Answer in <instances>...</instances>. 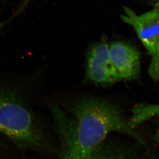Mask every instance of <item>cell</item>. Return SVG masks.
Instances as JSON below:
<instances>
[{
	"label": "cell",
	"instance_id": "5b68a950",
	"mask_svg": "<svg viewBox=\"0 0 159 159\" xmlns=\"http://www.w3.org/2000/svg\"><path fill=\"white\" fill-rule=\"evenodd\" d=\"M110 60L122 80H133L141 75L140 53L133 45L123 41L108 44Z\"/></svg>",
	"mask_w": 159,
	"mask_h": 159
},
{
	"label": "cell",
	"instance_id": "277c9868",
	"mask_svg": "<svg viewBox=\"0 0 159 159\" xmlns=\"http://www.w3.org/2000/svg\"><path fill=\"white\" fill-rule=\"evenodd\" d=\"M107 36H104L87 52L86 78L95 84L109 86L121 81L110 60Z\"/></svg>",
	"mask_w": 159,
	"mask_h": 159
},
{
	"label": "cell",
	"instance_id": "7a4b0ae2",
	"mask_svg": "<svg viewBox=\"0 0 159 159\" xmlns=\"http://www.w3.org/2000/svg\"><path fill=\"white\" fill-rule=\"evenodd\" d=\"M0 132L22 148L51 149L32 111L17 90L8 86L0 87Z\"/></svg>",
	"mask_w": 159,
	"mask_h": 159
},
{
	"label": "cell",
	"instance_id": "9c48e42d",
	"mask_svg": "<svg viewBox=\"0 0 159 159\" xmlns=\"http://www.w3.org/2000/svg\"><path fill=\"white\" fill-rule=\"evenodd\" d=\"M155 138H156V140L159 143V127L158 128V130H157V131L156 134L155 135Z\"/></svg>",
	"mask_w": 159,
	"mask_h": 159
},
{
	"label": "cell",
	"instance_id": "6da1fadb",
	"mask_svg": "<svg viewBox=\"0 0 159 159\" xmlns=\"http://www.w3.org/2000/svg\"><path fill=\"white\" fill-rule=\"evenodd\" d=\"M70 115L53 107L62 143L61 159H89L107 136L119 132L142 142L115 106L104 99L87 97L69 106Z\"/></svg>",
	"mask_w": 159,
	"mask_h": 159
},
{
	"label": "cell",
	"instance_id": "ba28073f",
	"mask_svg": "<svg viewBox=\"0 0 159 159\" xmlns=\"http://www.w3.org/2000/svg\"><path fill=\"white\" fill-rule=\"evenodd\" d=\"M150 4L153 7L152 9L159 14V0H152Z\"/></svg>",
	"mask_w": 159,
	"mask_h": 159
},
{
	"label": "cell",
	"instance_id": "8992f818",
	"mask_svg": "<svg viewBox=\"0 0 159 159\" xmlns=\"http://www.w3.org/2000/svg\"><path fill=\"white\" fill-rule=\"evenodd\" d=\"M156 116H159V104H138L132 109L129 124L134 127Z\"/></svg>",
	"mask_w": 159,
	"mask_h": 159
},
{
	"label": "cell",
	"instance_id": "52a82bcc",
	"mask_svg": "<svg viewBox=\"0 0 159 159\" xmlns=\"http://www.w3.org/2000/svg\"><path fill=\"white\" fill-rule=\"evenodd\" d=\"M89 159H124L120 156L112 154L103 150L101 146L99 147Z\"/></svg>",
	"mask_w": 159,
	"mask_h": 159
},
{
	"label": "cell",
	"instance_id": "3957f363",
	"mask_svg": "<svg viewBox=\"0 0 159 159\" xmlns=\"http://www.w3.org/2000/svg\"><path fill=\"white\" fill-rule=\"evenodd\" d=\"M126 15L120 17L132 26L149 54L152 62L148 73L154 81H159V14L154 10L137 15L132 9L123 6Z\"/></svg>",
	"mask_w": 159,
	"mask_h": 159
}]
</instances>
